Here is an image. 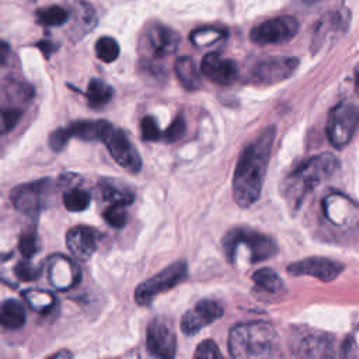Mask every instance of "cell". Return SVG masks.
<instances>
[{
    "label": "cell",
    "instance_id": "obj_1",
    "mask_svg": "<svg viewBox=\"0 0 359 359\" xmlns=\"http://www.w3.org/2000/svg\"><path fill=\"white\" fill-rule=\"evenodd\" d=\"M275 136L276 128L268 126L245 146L238 157L233 175V196L240 208L254 205L261 196Z\"/></svg>",
    "mask_w": 359,
    "mask_h": 359
},
{
    "label": "cell",
    "instance_id": "obj_2",
    "mask_svg": "<svg viewBox=\"0 0 359 359\" xmlns=\"http://www.w3.org/2000/svg\"><path fill=\"white\" fill-rule=\"evenodd\" d=\"M229 352L236 359L280 356V341L276 330L266 321H251L234 325L229 332Z\"/></svg>",
    "mask_w": 359,
    "mask_h": 359
},
{
    "label": "cell",
    "instance_id": "obj_3",
    "mask_svg": "<svg viewBox=\"0 0 359 359\" xmlns=\"http://www.w3.org/2000/svg\"><path fill=\"white\" fill-rule=\"evenodd\" d=\"M338 168L339 160L331 153L311 157L287 177L285 188L287 199L297 206L309 192L334 175Z\"/></svg>",
    "mask_w": 359,
    "mask_h": 359
},
{
    "label": "cell",
    "instance_id": "obj_4",
    "mask_svg": "<svg viewBox=\"0 0 359 359\" xmlns=\"http://www.w3.org/2000/svg\"><path fill=\"white\" fill-rule=\"evenodd\" d=\"M240 247L245 248L248 254V261L251 264L269 259L278 252L276 241L266 234L244 227H236L229 230L223 237V250L229 261L233 259L234 252Z\"/></svg>",
    "mask_w": 359,
    "mask_h": 359
},
{
    "label": "cell",
    "instance_id": "obj_5",
    "mask_svg": "<svg viewBox=\"0 0 359 359\" xmlns=\"http://www.w3.org/2000/svg\"><path fill=\"white\" fill-rule=\"evenodd\" d=\"M359 128V108L355 104L342 101L331 108L327 118L325 133L330 143L337 147H345Z\"/></svg>",
    "mask_w": 359,
    "mask_h": 359
},
{
    "label": "cell",
    "instance_id": "obj_6",
    "mask_svg": "<svg viewBox=\"0 0 359 359\" xmlns=\"http://www.w3.org/2000/svg\"><path fill=\"white\" fill-rule=\"evenodd\" d=\"M187 273H188V269L184 261H177L168 265L161 272L156 273L154 276L137 285V287L135 289L136 303L140 306L150 304L156 299V296L181 283L187 278Z\"/></svg>",
    "mask_w": 359,
    "mask_h": 359
},
{
    "label": "cell",
    "instance_id": "obj_7",
    "mask_svg": "<svg viewBox=\"0 0 359 359\" xmlns=\"http://www.w3.org/2000/svg\"><path fill=\"white\" fill-rule=\"evenodd\" d=\"M101 142L107 146L112 158L129 172H139L142 168V158L137 150L133 147L128 136L119 128H115L112 123L105 130Z\"/></svg>",
    "mask_w": 359,
    "mask_h": 359
},
{
    "label": "cell",
    "instance_id": "obj_8",
    "mask_svg": "<svg viewBox=\"0 0 359 359\" xmlns=\"http://www.w3.org/2000/svg\"><path fill=\"white\" fill-rule=\"evenodd\" d=\"M299 29V22L289 15L264 21L252 28L250 38L258 45H278L290 41Z\"/></svg>",
    "mask_w": 359,
    "mask_h": 359
},
{
    "label": "cell",
    "instance_id": "obj_9",
    "mask_svg": "<svg viewBox=\"0 0 359 359\" xmlns=\"http://www.w3.org/2000/svg\"><path fill=\"white\" fill-rule=\"evenodd\" d=\"M323 210L331 224L341 229L359 227V205L339 192H331L323 199Z\"/></svg>",
    "mask_w": 359,
    "mask_h": 359
},
{
    "label": "cell",
    "instance_id": "obj_10",
    "mask_svg": "<svg viewBox=\"0 0 359 359\" xmlns=\"http://www.w3.org/2000/svg\"><path fill=\"white\" fill-rule=\"evenodd\" d=\"M296 57H271L255 65L250 73V83L255 86H272L289 79L297 69Z\"/></svg>",
    "mask_w": 359,
    "mask_h": 359
},
{
    "label": "cell",
    "instance_id": "obj_11",
    "mask_svg": "<svg viewBox=\"0 0 359 359\" xmlns=\"http://www.w3.org/2000/svg\"><path fill=\"white\" fill-rule=\"evenodd\" d=\"M50 192V182L41 180L36 182H28L20 185L11 191V202L14 208L25 215L38 213L48 201Z\"/></svg>",
    "mask_w": 359,
    "mask_h": 359
},
{
    "label": "cell",
    "instance_id": "obj_12",
    "mask_svg": "<svg viewBox=\"0 0 359 359\" xmlns=\"http://www.w3.org/2000/svg\"><path fill=\"white\" fill-rule=\"evenodd\" d=\"M286 269L293 276L306 275L313 276L321 282H331L341 275V272L344 271V265L331 258L311 257L297 262H292Z\"/></svg>",
    "mask_w": 359,
    "mask_h": 359
},
{
    "label": "cell",
    "instance_id": "obj_13",
    "mask_svg": "<svg viewBox=\"0 0 359 359\" xmlns=\"http://www.w3.org/2000/svg\"><path fill=\"white\" fill-rule=\"evenodd\" d=\"M143 45L151 57H165L178 49L180 35L167 25L151 24L143 34Z\"/></svg>",
    "mask_w": 359,
    "mask_h": 359
},
{
    "label": "cell",
    "instance_id": "obj_14",
    "mask_svg": "<svg viewBox=\"0 0 359 359\" xmlns=\"http://www.w3.org/2000/svg\"><path fill=\"white\" fill-rule=\"evenodd\" d=\"M223 316V307L209 299L199 300L191 310H188L181 317V331L187 335H194L199 332L206 325L217 321Z\"/></svg>",
    "mask_w": 359,
    "mask_h": 359
},
{
    "label": "cell",
    "instance_id": "obj_15",
    "mask_svg": "<svg viewBox=\"0 0 359 359\" xmlns=\"http://www.w3.org/2000/svg\"><path fill=\"white\" fill-rule=\"evenodd\" d=\"M146 345L153 356L171 359L177 352L175 332L164 320H154L147 327Z\"/></svg>",
    "mask_w": 359,
    "mask_h": 359
},
{
    "label": "cell",
    "instance_id": "obj_16",
    "mask_svg": "<svg viewBox=\"0 0 359 359\" xmlns=\"http://www.w3.org/2000/svg\"><path fill=\"white\" fill-rule=\"evenodd\" d=\"M290 346L294 356H330L332 353V338L311 330H296Z\"/></svg>",
    "mask_w": 359,
    "mask_h": 359
},
{
    "label": "cell",
    "instance_id": "obj_17",
    "mask_svg": "<svg viewBox=\"0 0 359 359\" xmlns=\"http://www.w3.org/2000/svg\"><path fill=\"white\" fill-rule=\"evenodd\" d=\"M201 73L217 86H231L238 77L237 65L220 53H208L201 62Z\"/></svg>",
    "mask_w": 359,
    "mask_h": 359
},
{
    "label": "cell",
    "instance_id": "obj_18",
    "mask_svg": "<svg viewBox=\"0 0 359 359\" xmlns=\"http://www.w3.org/2000/svg\"><path fill=\"white\" fill-rule=\"evenodd\" d=\"M100 233L87 226L72 227L66 234V245L77 259L87 261L97 251Z\"/></svg>",
    "mask_w": 359,
    "mask_h": 359
},
{
    "label": "cell",
    "instance_id": "obj_19",
    "mask_svg": "<svg viewBox=\"0 0 359 359\" xmlns=\"http://www.w3.org/2000/svg\"><path fill=\"white\" fill-rule=\"evenodd\" d=\"M46 269L50 285L59 290H66L74 286L80 279V271L77 265L62 254L52 255L48 259Z\"/></svg>",
    "mask_w": 359,
    "mask_h": 359
},
{
    "label": "cell",
    "instance_id": "obj_20",
    "mask_svg": "<svg viewBox=\"0 0 359 359\" xmlns=\"http://www.w3.org/2000/svg\"><path fill=\"white\" fill-rule=\"evenodd\" d=\"M35 93L24 80L15 77H4L0 80V105L22 109L31 102Z\"/></svg>",
    "mask_w": 359,
    "mask_h": 359
},
{
    "label": "cell",
    "instance_id": "obj_21",
    "mask_svg": "<svg viewBox=\"0 0 359 359\" xmlns=\"http://www.w3.org/2000/svg\"><path fill=\"white\" fill-rule=\"evenodd\" d=\"M349 17L345 14V11H338V13H330L324 15V18L318 22L314 38H313V48L318 49L324 45V42L328 41L330 35L334 36L339 32H344L348 27Z\"/></svg>",
    "mask_w": 359,
    "mask_h": 359
},
{
    "label": "cell",
    "instance_id": "obj_22",
    "mask_svg": "<svg viewBox=\"0 0 359 359\" xmlns=\"http://www.w3.org/2000/svg\"><path fill=\"white\" fill-rule=\"evenodd\" d=\"M98 196L108 205H121L125 208L129 206L135 199L130 189L111 180H102L98 182Z\"/></svg>",
    "mask_w": 359,
    "mask_h": 359
},
{
    "label": "cell",
    "instance_id": "obj_23",
    "mask_svg": "<svg viewBox=\"0 0 359 359\" xmlns=\"http://www.w3.org/2000/svg\"><path fill=\"white\" fill-rule=\"evenodd\" d=\"M174 70L181 86L188 91H195L201 87V73L196 63L189 56H180L174 63Z\"/></svg>",
    "mask_w": 359,
    "mask_h": 359
},
{
    "label": "cell",
    "instance_id": "obj_24",
    "mask_svg": "<svg viewBox=\"0 0 359 359\" xmlns=\"http://www.w3.org/2000/svg\"><path fill=\"white\" fill-rule=\"evenodd\" d=\"M111 122L108 121H77L67 126L70 137L86 142L101 140Z\"/></svg>",
    "mask_w": 359,
    "mask_h": 359
},
{
    "label": "cell",
    "instance_id": "obj_25",
    "mask_svg": "<svg viewBox=\"0 0 359 359\" xmlns=\"http://www.w3.org/2000/svg\"><path fill=\"white\" fill-rule=\"evenodd\" d=\"M25 309L15 300L8 299L0 303V325L4 328H20L25 324Z\"/></svg>",
    "mask_w": 359,
    "mask_h": 359
},
{
    "label": "cell",
    "instance_id": "obj_26",
    "mask_svg": "<svg viewBox=\"0 0 359 359\" xmlns=\"http://www.w3.org/2000/svg\"><path fill=\"white\" fill-rule=\"evenodd\" d=\"M87 101L91 108H101L109 102L114 95V90L101 79H91L87 86Z\"/></svg>",
    "mask_w": 359,
    "mask_h": 359
},
{
    "label": "cell",
    "instance_id": "obj_27",
    "mask_svg": "<svg viewBox=\"0 0 359 359\" xmlns=\"http://www.w3.org/2000/svg\"><path fill=\"white\" fill-rule=\"evenodd\" d=\"M252 280L255 282V285L265 290L266 293H280L285 290V285L282 278L271 268H261L258 271H255L252 273Z\"/></svg>",
    "mask_w": 359,
    "mask_h": 359
},
{
    "label": "cell",
    "instance_id": "obj_28",
    "mask_svg": "<svg viewBox=\"0 0 359 359\" xmlns=\"http://www.w3.org/2000/svg\"><path fill=\"white\" fill-rule=\"evenodd\" d=\"M90 192L81 188H72L63 194V205L69 212H83L90 206Z\"/></svg>",
    "mask_w": 359,
    "mask_h": 359
},
{
    "label": "cell",
    "instance_id": "obj_29",
    "mask_svg": "<svg viewBox=\"0 0 359 359\" xmlns=\"http://www.w3.org/2000/svg\"><path fill=\"white\" fill-rule=\"evenodd\" d=\"M38 21L46 27H59L69 20V11L60 6H50L36 13Z\"/></svg>",
    "mask_w": 359,
    "mask_h": 359
},
{
    "label": "cell",
    "instance_id": "obj_30",
    "mask_svg": "<svg viewBox=\"0 0 359 359\" xmlns=\"http://www.w3.org/2000/svg\"><path fill=\"white\" fill-rule=\"evenodd\" d=\"M95 53L97 57L105 63H111L119 56V45L111 36H101L95 42Z\"/></svg>",
    "mask_w": 359,
    "mask_h": 359
},
{
    "label": "cell",
    "instance_id": "obj_31",
    "mask_svg": "<svg viewBox=\"0 0 359 359\" xmlns=\"http://www.w3.org/2000/svg\"><path fill=\"white\" fill-rule=\"evenodd\" d=\"M226 35L224 31L216 28H201L191 34V42L195 46H209Z\"/></svg>",
    "mask_w": 359,
    "mask_h": 359
},
{
    "label": "cell",
    "instance_id": "obj_32",
    "mask_svg": "<svg viewBox=\"0 0 359 359\" xmlns=\"http://www.w3.org/2000/svg\"><path fill=\"white\" fill-rule=\"evenodd\" d=\"M24 297L36 311H45L53 304V296L43 290H25Z\"/></svg>",
    "mask_w": 359,
    "mask_h": 359
},
{
    "label": "cell",
    "instance_id": "obj_33",
    "mask_svg": "<svg viewBox=\"0 0 359 359\" xmlns=\"http://www.w3.org/2000/svg\"><path fill=\"white\" fill-rule=\"evenodd\" d=\"M104 220L114 229H122L128 222V213L125 206L121 205H108L102 212Z\"/></svg>",
    "mask_w": 359,
    "mask_h": 359
},
{
    "label": "cell",
    "instance_id": "obj_34",
    "mask_svg": "<svg viewBox=\"0 0 359 359\" xmlns=\"http://www.w3.org/2000/svg\"><path fill=\"white\" fill-rule=\"evenodd\" d=\"M22 116V109L8 108L0 105V135H4L15 128Z\"/></svg>",
    "mask_w": 359,
    "mask_h": 359
},
{
    "label": "cell",
    "instance_id": "obj_35",
    "mask_svg": "<svg viewBox=\"0 0 359 359\" xmlns=\"http://www.w3.org/2000/svg\"><path fill=\"white\" fill-rule=\"evenodd\" d=\"M18 248H20V252L25 258H31L34 254L38 252V238H36V234H35L34 230L24 231L20 236Z\"/></svg>",
    "mask_w": 359,
    "mask_h": 359
},
{
    "label": "cell",
    "instance_id": "obj_36",
    "mask_svg": "<svg viewBox=\"0 0 359 359\" xmlns=\"http://www.w3.org/2000/svg\"><path fill=\"white\" fill-rule=\"evenodd\" d=\"M140 130H142V137L146 142H156L161 139L163 133L153 116H144L140 122Z\"/></svg>",
    "mask_w": 359,
    "mask_h": 359
},
{
    "label": "cell",
    "instance_id": "obj_37",
    "mask_svg": "<svg viewBox=\"0 0 359 359\" xmlns=\"http://www.w3.org/2000/svg\"><path fill=\"white\" fill-rule=\"evenodd\" d=\"M185 129H187V125H185V119L182 115H177L175 119L170 123V126L165 129V132L163 133L161 137H164L165 142H177L180 140L184 133H185Z\"/></svg>",
    "mask_w": 359,
    "mask_h": 359
},
{
    "label": "cell",
    "instance_id": "obj_38",
    "mask_svg": "<svg viewBox=\"0 0 359 359\" xmlns=\"http://www.w3.org/2000/svg\"><path fill=\"white\" fill-rule=\"evenodd\" d=\"M15 276L22 282L35 280L41 275V269L28 261H20L14 268Z\"/></svg>",
    "mask_w": 359,
    "mask_h": 359
},
{
    "label": "cell",
    "instance_id": "obj_39",
    "mask_svg": "<svg viewBox=\"0 0 359 359\" xmlns=\"http://www.w3.org/2000/svg\"><path fill=\"white\" fill-rule=\"evenodd\" d=\"M194 356L198 359H217L222 358V353L212 339H205L198 345Z\"/></svg>",
    "mask_w": 359,
    "mask_h": 359
},
{
    "label": "cell",
    "instance_id": "obj_40",
    "mask_svg": "<svg viewBox=\"0 0 359 359\" xmlns=\"http://www.w3.org/2000/svg\"><path fill=\"white\" fill-rule=\"evenodd\" d=\"M70 135L67 128H59L56 130H53L49 136V147L53 151H60L65 149V146L67 144V142L70 140Z\"/></svg>",
    "mask_w": 359,
    "mask_h": 359
},
{
    "label": "cell",
    "instance_id": "obj_41",
    "mask_svg": "<svg viewBox=\"0 0 359 359\" xmlns=\"http://www.w3.org/2000/svg\"><path fill=\"white\" fill-rule=\"evenodd\" d=\"M8 53H10V48L6 42L0 41V66L7 60L8 57Z\"/></svg>",
    "mask_w": 359,
    "mask_h": 359
},
{
    "label": "cell",
    "instance_id": "obj_42",
    "mask_svg": "<svg viewBox=\"0 0 359 359\" xmlns=\"http://www.w3.org/2000/svg\"><path fill=\"white\" fill-rule=\"evenodd\" d=\"M38 46L42 49V52L48 56L52 50H55L56 49V46L53 45V43H50V42H48V41H43V42H39L38 43Z\"/></svg>",
    "mask_w": 359,
    "mask_h": 359
},
{
    "label": "cell",
    "instance_id": "obj_43",
    "mask_svg": "<svg viewBox=\"0 0 359 359\" xmlns=\"http://www.w3.org/2000/svg\"><path fill=\"white\" fill-rule=\"evenodd\" d=\"M355 88H356V93L359 94V63L355 67Z\"/></svg>",
    "mask_w": 359,
    "mask_h": 359
},
{
    "label": "cell",
    "instance_id": "obj_44",
    "mask_svg": "<svg viewBox=\"0 0 359 359\" xmlns=\"http://www.w3.org/2000/svg\"><path fill=\"white\" fill-rule=\"evenodd\" d=\"M296 1H299L300 4H304V6H313V4L318 3L320 0H296Z\"/></svg>",
    "mask_w": 359,
    "mask_h": 359
},
{
    "label": "cell",
    "instance_id": "obj_45",
    "mask_svg": "<svg viewBox=\"0 0 359 359\" xmlns=\"http://www.w3.org/2000/svg\"><path fill=\"white\" fill-rule=\"evenodd\" d=\"M52 356H53V358H60V356H67V358H70L72 353L67 352V351H63V352H57V353H55V355H52Z\"/></svg>",
    "mask_w": 359,
    "mask_h": 359
}]
</instances>
